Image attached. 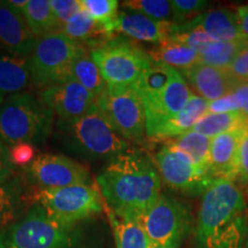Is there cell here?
Returning a JSON list of instances; mask_svg holds the SVG:
<instances>
[{"instance_id": "6da1fadb", "label": "cell", "mask_w": 248, "mask_h": 248, "mask_svg": "<svg viewBox=\"0 0 248 248\" xmlns=\"http://www.w3.org/2000/svg\"><path fill=\"white\" fill-rule=\"evenodd\" d=\"M97 185L108 209L138 218L161 195V177L154 161L137 148L108 161Z\"/></svg>"}, {"instance_id": "7a4b0ae2", "label": "cell", "mask_w": 248, "mask_h": 248, "mask_svg": "<svg viewBox=\"0 0 248 248\" xmlns=\"http://www.w3.org/2000/svg\"><path fill=\"white\" fill-rule=\"evenodd\" d=\"M248 210L233 181L217 178L202 194L193 248H247Z\"/></svg>"}, {"instance_id": "3957f363", "label": "cell", "mask_w": 248, "mask_h": 248, "mask_svg": "<svg viewBox=\"0 0 248 248\" xmlns=\"http://www.w3.org/2000/svg\"><path fill=\"white\" fill-rule=\"evenodd\" d=\"M58 137L71 153L88 160L109 161L129 150L125 139L117 135L98 104L88 114L70 121H57Z\"/></svg>"}, {"instance_id": "277c9868", "label": "cell", "mask_w": 248, "mask_h": 248, "mask_svg": "<svg viewBox=\"0 0 248 248\" xmlns=\"http://www.w3.org/2000/svg\"><path fill=\"white\" fill-rule=\"evenodd\" d=\"M55 115L39 97L28 92L12 95L0 106V141L43 144L53 130Z\"/></svg>"}, {"instance_id": "5b68a950", "label": "cell", "mask_w": 248, "mask_h": 248, "mask_svg": "<svg viewBox=\"0 0 248 248\" xmlns=\"http://www.w3.org/2000/svg\"><path fill=\"white\" fill-rule=\"evenodd\" d=\"M77 225H69L52 217L38 203L0 233V248H77Z\"/></svg>"}, {"instance_id": "8992f818", "label": "cell", "mask_w": 248, "mask_h": 248, "mask_svg": "<svg viewBox=\"0 0 248 248\" xmlns=\"http://www.w3.org/2000/svg\"><path fill=\"white\" fill-rule=\"evenodd\" d=\"M86 51L84 45L61 31L38 38L28 58L31 82L45 89L73 80L74 62Z\"/></svg>"}, {"instance_id": "52a82bcc", "label": "cell", "mask_w": 248, "mask_h": 248, "mask_svg": "<svg viewBox=\"0 0 248 248\" xmlns=\"http://www.w3.org/2000/svg\"><path fill=\"white\" fill-rule=\"evenodd\" d=\"M107 86H133L153 66L148 52L120 36L90 49Z\"/></svg>"}, {"instance_id": "ba28073f", "label": "cell", "mask_w": 248, "mask_h": 248, "mask_svg": "<svg viewBox=\"0 0 248 248\" xmlns=\"http://www.w3.org/2000/svg\"><path fill=\"white\" fill-rule=\"evenodd\" d=\"M31 200L40 204L55 219L69 225H77L99 215L104 209L100 191L90 184L53 190L35 188L31 192Z\"/></svg>"}, {"instance_id": "9c48e42d", "label": "cell", "mask_w": 248, "mask_h": 248, "mask_svg": "<svg viewBox=\"0 0 248 248\" xmlns=\"http://www.w3.org/2000/svg\"><path fill=\"white\" fill-rule=\"evenodd\" d=\"M98 107L123 139L144 141L147 136L146 113L135 86H107L98 98Z\"/></svg>"}, {"instance_id": "30bf717a", "label": "cell", "mask_w": 248, "mask_h": 248, "mask_svg": "<svg viewBox=\"0 0 248 248\" xmlns=\"http://www.w3.org/2000/svg\"><path fill=\"white\" fill-rule=\"evenodd\" d=\"M151 244L163 248H179L192 230V215L181 200L161 194L140 217Z\"/></svg>"}, {"instance_id": "8fae6325", "label": "cell", "mask_w": 248, "mask_h": 248, "mask_svg": "<svg viewBox=\"0 0 248 248\" xmlns=\"http://www.w3.org/2000/svg\"><path fill=\"white\" fill-rule=\"evenodd\" d=\"M160 177L168 187L184 194H203L215 181L212 172L197 167L190 157L167 144L154 157Z\"/></svg>"}, {"instance_id": "7c38bea8", "label": "cell", "mask_w": 248, "mask_h": 248, "mask_svg": "<svg viewBox=\"0 0 248 248\" xmlns=\"http://www.w3.org/2000/svg\"><path fill=\"white\" fill-rule=\"evenodd\" d=\"M24 177L37 188L53 190L89 184L90 173L83 164L55 154H40L24 168Z\"/></svg>"}, {"instance_id": "4fadbf2b", "label": "cell", "mask_w": 248, "mask_h": 248, "mask_svg": "<svg viewBox=\"0 0 248 248\" xmlns=\"http://www.w3.org/2000/svg\"><path fill=\"white\" fill-rule=\"evenodd\" d=\"M38 97L61 121L82 117L98 104V99L76 80L43 89Z\"/></svg>"}, {"instance_id": "5bb4252c", "label": "cell", "mask_w": 248, "mask_h": 248, "mask_svg": "<svg viewBox=\"0 0 248 248\" xmlns=\"http://www.w3.org/2000/svg\"><path fill=\"white\" fill-rule=\"evenodd\" d=\"M191 95L192 92L187 83L182 76L181 71L177 70L160 94L142 102L146 113L147 137L151 138L163 123L177 115L186 106Z\"/></svg>"}, {"instance_id": "9a60e30c", "label": "cell", "mask_w": 248, "mask_h": 248, "mask_svg": "<svg viewBox=\"0 0 248 248\" xmlns=\"http://www.w3.org/2000/svg\"><path fill=\"white\" fill-rule=\"evenodd\" d=\"M178 23L170 21H157L136 13V12H119L116 20L110 28V32H120L129 39L151 44H163L177 30Z\"/></svg>"}, {"instance_id": "2e32d148", "label": "cell", "mask_w": 248, "mask_h": 248, "mask_svg": "<svg viewBox=\"0 0 248 248\" xmlns=\"http://www.w3.org/2000/svg\"><path fill=\"white\" fill-rule=\"evenodd\" d=\"M37 43L21 13L0 1V48L18 58H29Z\"/></svg>"}, {"instance_id": "e0dca14e", "label": "cell", "mask_w": 248, "mask_h": 248, "mask_svg": "<svg viewBox=\"0 0 248 248\" xmlns=\"http://www.w3.org/2000/svg\"><path fill=\"white\" fill-rule=\"evenodd\" d=\"M181 74L187 85L197 92V95L208 102L230 94L237 84L226 69L203 63H198L190 69L182 70Z\"/></svg>"}, {"instance_id": "ac0fdd59", "label": "cell", "mask_w": 248, "mask_h": 248, "mask_svg": "<svg viewBox=\"0 0 248 248\" xmlns=\"http://www.w3.org/2000/svg\"><path fill=\"white\" fill-rule=\"evenodd\" d=\"M245 130L222 133L212 138L210 171L215 179L225 178L234 182L238 177V150Z\"/></svg>"}, {"instance_id": "d6986e66", "label": "cell", "mask_w": 248, "mask_h": 248, "mask_svg": "<svg viewBox=\"0 0 248 248\" xmlns=\"http://www.w3.org/2000/svg\"><path fill=\"white\" fill-rule=\"evenodd\" d=\"M192 26L199 28L215 42H240L246 40L241 33L237 11L218 8L200 14L188 21Z\"/></svg>"}, {"instance_id": "ffe728a7", "label": "cell", "mask_w": 248, "mask_h": 248, "mask_svg": "<svg viewBox=\"0 0 248 248\" xmlns=\"http://www.w3.org/2000/svg\"><path fill=\"white\" fill-rule=\"evenodd\" d=\"M26 177L15 173L0 182V233L27 212L31 192L26 188Z\"/></svg>"}, {"instance_id": "44dd1931", "label": "cell", "mask_w": 248, "mask_h": 248, "mask_svg": "<svg viewBox=\"0 0 248 248\" xmlns=\"http://www.w3.org/2000/svg\"><path fill=\"white\" fill-rule=\"evenodd\" d=\"M208 101L192 93L186 106L177 115L163 123L153 133L151 139L163 140V139L169 138H178L184 133L191 131L195 124L208 113Z\"/></svg>"}, {"instance_id": "7402d4cb", "label": "cell", "mask_w": 248, "mask_h": 248, "mask_svg": "<svg viewBox=\"0 0 248 248\" xmlns=\"http://www.w3.org/2000/svg\"><path fill=\"white\" fill-rule=\"evenodd\" d=\"M30 82L28 58L0 54V105L12 95L23 92Z\"/></svg>"}, {"instance_id": "603a6c76", "label": "cell", "mask_w": 248, "mask_h": 248, "mask_svg": "<svg viewBox=\"0 0 248 248\" xmlns=\"http://www.w3.org/2000/svg\"><path fill=\"white\" fill-rule=\"evenodd\" d=\"M107 214L116 248H148L151 243L140 218L120 215L108 208Z\"/></svg>"}, {"instance_id": "cb8c5ba5", "label": "cell", "mask_w": 248, "mask_h": 248, "mask_svg": "<svg viewBox=\"0 0 248 248\" xmlns=\"http://www.w3.org/2000/svg\"><path fill=\"white\" fill-rule=\"evenodd\" d=\"M62 33L79 44H89L92 47L100 45L109 39V35L104 27L95 22L84 9L74 15L64 26L61 27Z\"/></svg>"}, {"instance_id": "d4e9b609", "label": "cell", "mask_w": 248, "mask_h": 248, "mask_svg": "<svg viewBox=\"0 0 248 248\" xmlns=\"http://www.w3.org/2000/svg\"><path fill=\"white\" fill-rule=\"evenodd\" d=\"M248 128V119L241 111L213 114L207 113L191 131L198 132L208 138H214L222 133L238 131Z\"/></svg>"}, {"instance_id": "484cf974", "label": "cell", "mask_w": 248, "mask_h": 248, "mask_svg": "<svg viewBox=\"0 0 248 248\" xmlns=\"http://www.w3.org/2000/svg\"><path fill=\"white\" fill-rule=\"evenodd\" d=\"M23 16L37 39L60 31V26L47 0H29Z\"/></svg>"}, {"instance_id": "4316f807", "label": "cell", "mask_w": 248, "mask_h": 248, "mask_svg": "<svg viewBox=\"0 0 248 248\" xmlns=\"http://www.w3.org/2000/svg\"><path fill=\"white\" fill-rule=\"evenodd\" d=\"M154 63L166 64L173 69L186 70L200 63V53L184 45L164 43L148 52Z\"/></svg>"}, {"instance_id": "83f0119b", "label": "cell", "mask_w": 248, "mask_h": 248, "mask_svg": "<svg viewBox=\"0 0 248 248\" xmlns=\"http://www.w3.org/2000/svg\"><path fill=\"white\" fill-rule=\"evenodd\" d=\"M176 150L187 155L192 162L199 168L210 171V145L212 138L194 131H188L168 142ZM212 172V171H210ZM213 175V173H212Z\"/></svg>"}, {"instance_id": "f1b7e54d", "label": "cell", "mask_w": 248, "mask_h": 248, "mask_svg": "<svg viewBox=\"0 0 248 248\" xmlns=\"http://www.w3.org/2000/svg\"><path fill=\"white\" fill-rule=\"evenodd\" d=\"M71 75H73V80H76L80 85L84 86L97 99L107 89L106 82L102 78L97 63L88 51L74 62Z\"/></svg>"}, {"instance_id": "f546056e", "label": "cell", "mask_w": 248, "mask_h": 248, "mask_svg": "<svg viewBox=\"0 0 248 248\" xmlns=\"http://www.w3.org/2000/svg\"><path fill=\"white\" fill-rule=\"evenodd\" d=\"M176 71L177 69L166 64L154 63L133 85L140 95L142 102L160 94L175 76Z\"/></svg>"}, {"instance_id": "4dcf8cb0", "label": "cell", "mask_w": 248, "mask_h": 248, "mask_svg": "<svg viewBox=\"0 0 248 248\" xmlns=\"http://www.w3.org/2000/svg\"><path fill=\"white\" fill-rule=\"evenodd\" d=\"M247 44V40L229 43L213 42L200 53V63L228 69Z\"/></svg>"}, {"instance_id": "1f68e13d", "label": "cell", "mask_w": 248, "mask_h": 248, "mask_svg": "<svg viewBox=\"0 0 248 248\" xmlns=\"http://www.w3.org/2000/svg\"><path fill=\"white\" fill-rule=\"evenodd\" d=\"M80 4L86 13L104 27L110 36V28L119 15L120 2L116 0H80Z\"/></svg>"}, {"instance_id": "d6a6232c", "label": "cell", "mask_w": 248, "mask_h": 248, "mask_svg": "<svg viewBox=\"0 0 248 248\" xmlns=\"http://www.w3.org/2000/svg\"><path fill=\"white\" fill-rule=\"evenodd\" d=\"M122 6L153 20L173 22L171 2L168 0H129L123 1Z\"/></svg>"}, {"instance_id": "836d02e7", "label": "cell", "mask_w": 248, "mask_h": 248, "mask_svg": "<svg viewBox=\"0 0 248 248\" xmlns=\"http://www.w3.org/2000/svg\"><path fill=\"white\" fill-rule=\"evenodd\" d=\"M170 2L172 8V21L179 24L199 16L209 5V2L204 0H171Z\"/></svg>"}, {"instance_id": "e575fe53", "label": "cell", "mask_w": 248, "mask_h": 248, "mask_svg": "<svg viewBox=\"0 0 248 248\" xmlns=\"http://www.w3.org/2000/svg\"><path fill=\"white\" fill-rule=\"evenodd\" d=\"M49 5L57 17L60 29L74 15L83 9L78 0H49Z\"/></svg>"}, {"instance_id": "d590c367", "label": "cell", "mask_w": 248, "mask_h": 248, "mask_svg": "<svg viewBox=\"0 0 248 248\" xmlns=\"http://www.w3.org/2000/svg\"><path fill=\"white\" fill-rule=\"evenodd\" d=\"M9 154H11L12 163L14 164L15 168L16 167L27 168L36 159L35 146L27 142H21V144L9 147Z\"/></svg>"}, {"instance_id": "8d00e7d4", "label": "cell", "mask_w": 248, "mask_h": 248, "mask_svg": "<svg viewBox=\"0 0 248 248\" xmlns=\"http://www.w3.org/2000/svg\"><path fill=\"white\" fill-rule=\"evenodd\" d=\"M226 70L235 83L248 82V44Z\"/></svg>"}, {"instance_id": "74e56055", "label": "cell", "mask_w": 248, "mask_h": 248, "mask_svg": "<svg viewBox=\"0 0 248 248\" xmlns=\"http://www.w3.org/2000/svg\"><path fill=\"white\" fill-rule=\"evenodd\" d=\"M234 111H240V105L233 92L215 101H210L208 105V113L223 114L234 113Z\"/></svg>"}, {"instance_id": "f35d334b", "label": "cell", "mask_w": 248, "mask_h": 248, "mask_svg": "<svg viewBox=\"0 0 248 248\" xmlns=\"http://www.w3.org/2000/svg\"><path fill=\"white\" fill-rule=\"evenodd\" d=\"M238 178L248 184V128L241 136L238 150Z\"/></svg>"}, {"instance_id": "ab89813d", "label": "cell", "mask_w": 248, "mask_h": 248, "mask_svg": "<svg viewBox=\"0 0 248 248\" xmlns=\"http://www.w3.org/2000/svg\"><path fill=\"white\" fill-rule=\"evenodd\" d=\"M15 167L12 163L9 147L0 141V182L15 175Z\"/></svg>"}, {"instance_id": "60d3db41", "label": "cell", "mask_w": 248, "mask_h": 248, "mask_svg": "<svg viewBox=\"0 0 248 248\" xmlns=\"http://www.w3.org/2000/svg\"><path fill=\"white\" fill-rule=\"evenodd\" d=\"M233 93L240 105V111L248 119V82L237 83Z\"/></svg>"}, {"instance_id": "b9f144b4", "label": "cell", "mask_w": 248, "mask_h": 248, "mask_svg": "<svg viewBox=\"0 0 248 248\" xmlns=\"http://www.w3.org/2000/svg\"><path fill=\"white\" fill-rule=\"evenodd\" d=\"M238 18H239V26L244 38L248 42V5L241 6L237 9Z\"/></svg>"}, {"instance_id": "7bdbcfd3", "label": "cell", "mask_w": 248, "mask_h": 248, "mask_svg": "<svg viewBox=\"0 0 248 248\" xmlns=\"http://www.w3.org/2000/svg\"><path fill=\"white\" fill-rule=\"evenodd\" d=\"M28 1H29V0H7L6 2H7L8 6H11L12 8L23 15L24 9H26L28 5Z\"/></svg>"}, {"instance_id": "ee69618b", "label": "cell", "mask_w": 248, "mask_h": 248, "mask_svg": "<svg viewBox=\"0 0 248 248\" xmlns=\"http://www.w3.org/2000/svg\"><path fill=\"white\" fill-rule=\"evenodd\" d=\"M148 248H163V247L157 246V245H154V244H150V246H148Z\"/></svg>"}]
</instances>
